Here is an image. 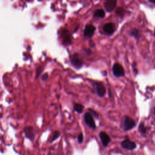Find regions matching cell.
Instances as JSON below:
<instances>
[{
	"label": "cell",
	"instance_id": "cell-21",
	"mask_svg": "<svg viewBox=\"0 0 155 155\" xmlns=\"http://www.w3.org/2000/svg\"><path fill=\"white\" fill-rule=\"evenodd\" d=\"M150 3H153V4H155V0H149V1Z\"/></svg>",
	"mask_w": 155,
	"mask_h": 155
},
{
	"label": "cell",
	"instance_id": "cell-14",
	"mask_svg": "<svg viewBox=\"0 0 155 155\" xmlns=\"http://www.w3.org/2000/svg\"><path fill=\"white\" fill-rule=\"evenodd\" d=\"M74 109L76 112H77L79 113H81L83 111V109H84V107L82 105L80 104H75L74 105Z\"/></svg>",
	"mask_w": 155,
	"mask_h": 155
},
{
	"label": "cell",
	"instance_id": "cell-19",
	"mask_svg": "<svg viewBox=\"0 0 155 155\" xmlns=\"http://www.w3.org/2000/svg\"><path fill=\"white\" fill-rule=\"evenodd\" d=\"M90 111H92V113H93V114L94 115H95V116H96V117H98V113H97V112H95L94 111H93V110H90Z\"/></svg>",
	"mask_w": 155,
	"mask_h": 155
},
{
	"label": "cell",
	"instance_id": "cell-13",
	"mask_svg": "<svg viewBox=\"0 0 155 155\" xmlns=\"http://www.w3.org/2000/svg\"><path fill=\"white\" fill-rule=\"evenodd\" d=\"M125 10L121 7H119L116 10V14L118 16L120 17H123L125 14Z\"/></svg>",
	"mask_w": 155,
	"mask_h": 155
},
{
	"label": "cell",
	"instance_id": "cell-23",
	"mask_svg": "<svg viewBox=\"0 0 155 155\" xmlns=\"http://www.w3.org/2000/svg\"><path fill=\"white\" fill-rule=\"evenodd\" d=\"M154 37H155V29H154Z\"/></svg>",
	"mask_w": 155,
	"mask_h": 155
},
{
	"label": "cell",
	"instance_id": "cell-8",
	"mask_svg": "<svg viewBox=\"0 0 155 155\" xmlns=\"http://www.w3.org/2000/svg\"><path fill=\"white\" fill-rule=\"evenodd\" d=\"M95 30H96V28H95V27L93 26L92 25H87L84 29V36L88 38L92 37L95 32Z\"/></svg>",
	"mask_w": 155,
	"mask_h": 155
},
{
	"label": "cell",
	"instance_id": "cell-22",
	"mask_svg": "<svg viewBox=\"0 0 155 155\" xmlns=\"http://www.w3.org/2000/svg\"><path fill=\"white\" fill-rule=\"evenodd\" d=\"M153 112H154V114L155 115V107L154 108V110H153Z\"/></svg>",
	"mask_w": 155,
	"mask_h": 155
},
{
	"label": "cell",
	"instance_id": "cell-20",
	"mask_svg": "<svg viewBox=\"0 0 155 155\" xmlns=\"http://www.w3.org/2000/svg\"><path fill=\"white\" fill-rule=\"evenodd\" d=\"M42 71V69H41V68L40 67V68H38V71H37V74H38V75H37V76H39V75H40V74L41 73V71Z\"/></svg>",
	"mask_w": 155,
	"mask_h": 155
},
{
	"label": "cell",
	"instance_id": "cell-9",
	"mask_svg": "<svg viewBox=\"0 0 155 155\" xmlns=\"http://www.w3.org/2000/svg\"><path fill=\"white\" fill-rule=\"evenodd\" d=\"M71 62L74 65V66L78 68H81L82 66V61L79 58V56L77 54H75L71 57Z\"/></svg>",
	"mask_w": 155,
	"mask_h": 155
},
{
	"label": "cell",
	"instance_id": "cell-18",
	"mask_svg": "<svg viewBox=\"0 0 155 155\" xmlns=\"http://www.w3.org/2000/svg\"><path fill=\"white\" fill-rule=\"evenodd\" d=\"M47 78H48V75H47V74H44V75L43 76L42 79H43V80L45 81V80H46V79H47Z\"/></svg>",
	"mask_w": 155,
	"mask_h": 155
},
{
	"label": "cell",
	"instance_id": "cell-6",
	"mask_svg": "<svg viewBox=\"0 0 155 155\" xmlns=\"http://www.w3.org/2000/svg\"><path fill=\"white\" fill-rule=\"evenodd\" d=\"M117 1L116 0H108L106 1L104 4L105 9L108 12H111L116 7Z\"/></svg>",
	"mask_w": 155,
	"mask_h": 155
},
{
	"label": "cell",
	"instance_id": "cell-16",
	"mask_svg": "<svg viewBox=\"0 0 155 155\" xmlns=\"http://www.w3.org/2000/svg\"><path fill=\"white\" fill-rule=\"evenodd\" d=\"M139 130L142 133H146L147 132V129H146L145 125H144V124L143 123L140 124V125L139 126Z\"/></svg>",
	"mask_w": 155,
	"mask_h": 155
},
{
	"label": "cell",
	"instance_id": "cell-10",
	"mask_svg": "<svg viewBox=\"0 0 155 155\" xmlns=\"http://www.w3.org/2000/svg\"><path fill=\"white\" fill-rule=\"evenodd\" d=\"M62 37L63 43L66 45L71 44V35L67 30H64L62 32Z\"/></svg>",
	"mask_w": 155,
	"mask_h": 155
},
{
	"label": "cell",
	"instance_id": "cell-11",
	"mask_svg": "<svg viewBox=\"0 0 155 155\" xmlns=\"http://www.w3.org/2000/svg\"><path fill=\"white\" fill-rule=\"evenodd\" d=\"M99 137L102 141V143L104 146H107L109 143L110 142V138L106 133L102 132L99 133Z\"/></svg>",
	"mask_w": 155,
	"mask_h": 155
},
{
	"label": "cell",
	"instance_id": "cell-1",
	"mask_svg": "<svg viewBox=\"0 0 155 155\" xmlns=\"http://www.w3.org/2000/svg\"><path fill=\"white\" fill-rule=\"evenodd\" d=\"M136 125L135 121L132 118L128 116H125L123 121L122 122L121 127L125 131H128L131 129H132Z\"/></svg>",
	"mask_w": 155,
	"mask_h": 155
},
{
	"label": "cell",
	"instance_id": "cell-4",
	"mask_svg": "<svg viewBox=\"0 0 155 155\" xmlns=\"http://www.w3.org/2000/svg\"><path fill=\"white\" fill-rule=\"evenodd\" d=\"M84 121L90 128L93 129L96 128V124H95L93 116L90 113H86L84 115Z\"/></svg>",
	"mask_w": 155,
	"mask_h": 155
},
{
	"label": "cell",
	"instance_id": "cell-3",
	"mask_svg": "<svg viewBox=\"0 0 155 155\" xmlns=\"http://www.w3.org/2000/svg\"><path fill=\"white\" fill-rule=\"evenodd\" d=\"M93 87L99 97H103L105 94L106 89L102 82H94L93 83Z\"/></svg>",
	"mask_w": 155,
	"mask_h": 155
},
{
	"label": "cell",
	"instance_id": "cell-2",
	"mask_svg": "<svg viewBox=\"0 0 155 155\" xmlns=\"http://www.w3.org/2000/svg\"><path fill=\"white\" fill-rule=\"evenodd\" d=\"M113 75L116 78L123 77L125 75V71L123 67L118 63H115L112 68Z\"/></svg>",
	"mask_w": 155,
	"mask_h": 155
},
{
	"label": "cell",
	"instance_id": "cell-12",
	"mask_svg": "<svg viewBox=\"0 0 155 155\" xmlns=\"http://www.w3.org/2000/svg\"><path fill=\"white\" fill-rule=\"evenodd\" d=\"M94 17L99 18H102L105 17V12L103 9H98L94 12Z\"/></svg>",
	"mask_w": 155,
	"mask_h": 155
},
{
	"label": "cell",
	"instance_id": "cell-15",
	"mask_svg": "<svg viewBox=\"0 0 155 155\" xmlns=\"http://www.w3.org/2000/svg\"><path fill=\"white\" fill-rule=\"evenodd\" d=\"M130 35H132V37H135V38H138L139 36V30L137 29H133L130 32Z\"/></svg>",
	"mask_w": 155,
	"mask_h": 155
},
{
	"label": "cell",
	"instance_id": "cell-5",
	"mask_svg": "<svg viewBox=\"0 0 155 155\" xmlns=\"http://www.w3.org/2000/svg\"><path fill=\"white\" fill-rule=\"evenodd\" d=\"M121 146L124 149H125L129 150H134L136 147V145L135 143L133 141H131L130 140L128 139H126L122 142Z\"/></svg>",
	"mask_w": 155,
	"mask_h": 155
},
{
	"label": "cell",
	"instance_id": "cell-17",
	"mask_svg": "<svg viewBox=\"0 0 155 155\" xmlns=\"http://www.w3.org/2000/svg\"><path fill=\"white\" fill-rule=\"evenodd\" d=\"M78 140H79V141L80 142H81L82 141V140H83V136H82V134H80V135H79Z\"/></svg>",
	"mask_w": 155,
	"mask_h": 155
},
{
	"label": "cell",
	"instance_id": "cell-7",
	"mask_svg": "<svg viewBox=\"0 0 155 155\" xmlns=\"http://www.w3.org/2000/svg\"><path fill=\"white\" fill-rule=\"evenodd\" d=\"M103 30L106 35H112L115 31V25L112 22L106 23L103 26Z\"/></svg>",
	"mask_w": 155,
	"mask_h": 155
}]
</instances>
